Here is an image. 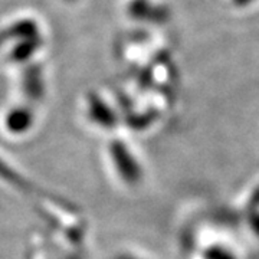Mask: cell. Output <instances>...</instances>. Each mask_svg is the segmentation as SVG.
Masks as SVG:
<instances>
[{"label":"cell","instance_id":"obj_1","mask_svg":"<svg viewBox=\"0 0 259 259\" xmlns=\"http://www.w3.org/2000/svg\"><path fill=\"white\" fill-rule=\"evenodd\" d=\"M112 158H114V163L117 161V164H118V173H120V176L122 177V180L124 182H127V183H136V182H139L140 180V168L136 167L134 164V161H133V158L130 157V154L127 153H121L120 150L117 148V150H114L112 151Z\"/></svg>","mask_w":259,"mask_h":259}]
</instances>
